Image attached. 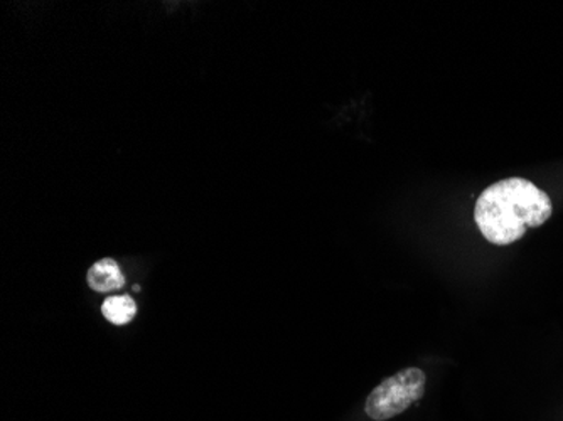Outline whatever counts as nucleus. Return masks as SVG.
Segmentation results:
<instances>
[{
    "label": "nucleus",
    "mask_w": 563,
    "mask_h": 421,
    "mask_svg": "<svg viewBox=\"0 0 563 421\" xmlns=\"http://www.w3.org/2000/svg\"><path fill=\"white\" fill-rule=\"evenodd\" d=\"M552 214L550 196L523 177L492 184L474 206V221L481 234L496 246L520 242L528 230L542 226Z\"/></svg>",
    "instance_id": "f257e3e1"
},
{
    "label": "nucleus",
    "mask_w": 563,
    "mask_h": 421,
    "mask_svg": "<svg viewBox=\"0 0 563 421\" xmlns=\"http://www.w3.org/2000/svg\"><path fill=\"white\" fill-rule=\"evenodd\" d=\"M427 375L420 367H405L383 379L366 400L365 411L372 420L387 421L405 413L426 395Z\"/></svg>",
    "instance_id": "f03ea898"
},
{
    "label": "nucleus",
    "mask_w": 563,
    "mask_h": 421,
    "mask_svg": "<svg viewBox=\"0 0 563 421\" xmlns=\"http://www.w3.org/2000/svg\"><path fill=\"white\" fill-rule=\"evenodd\" d=\"M135 312L137 307L129 296L109 297L101 306V313L106 315L107 321L115 325H125L134 321Z\"/></svg>",
    "instance_id": "20e7f679"
},
{
    "label": "nucleus",
    "mask_w": 563,
    "mask_h": 421,
    "mask_svg": "<svg viewBox=\"0 0 563 421\" xmlns=\"http://www.w3.org/2000/svg\"><path fill=\"white\" fill-rule=\"evenodd\" d=\"M87 281L95 292L110 293L125 285V277L115 259L103 258L95 263L93 267L88 270Z\"/></svg>",
    "instance_id": "7ed1b4c3"
}]
</instances>
